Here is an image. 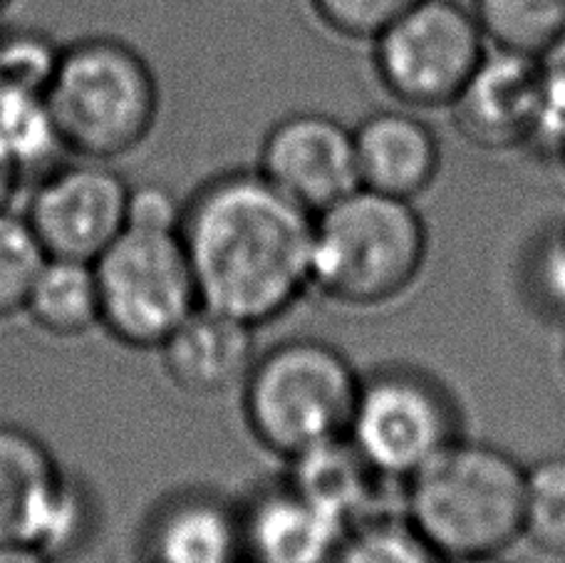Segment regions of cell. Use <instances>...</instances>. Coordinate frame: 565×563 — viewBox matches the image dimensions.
I'll use <instances>...</instances> for the list:
<instances>
[{"instance_id":"obj_1","label":"cell","mask_w":565,"mask_h":563,"mask_svg":"<svg viewBox=\"0 0 565 563\" xmlns=\"http://www.w3.org/2000/svg\"><path fill=\"white\" fill-rule=\"evenodd\" d=\"M201 306L260 328L312 290V214L260 177L234 169L206 179L181 216Z\"/></svg>"},{"instance_id":"obj_21","label":"cell","mask_w":565,"mask_h":563,"mask_svg":"<svg viewBox=\"0 0 565 563\" xmlns=\"http://www.w3.org/2000/svg\"><path fill=\"white\" fill-rule=\"evenodd\" d=\"M332 563H447L405 514H375L352 524Z\"/></svg>"},{"instance_id":"obj_30","label":"cell","mask_w":565,"mask_h":563,"mask_svg":"<svg viewBox=\"0 0 565 563\" xmlns=\"http://www.w3.org/2000/svg\"><path fill=\"white\" fill-rule=\"evenodd\" d=\"M447 563H507L501 556H471V559H457Z\"/></svg>"},{"instance_id":"obj_18","label":"cell","mask_w":565,"mask_h":563,"mask_svg":"<svg viewBox=\"0 0 565 563\" xmlns=\"http://www.w3.org/2000/svg\"><path fill=\"white\" fill-rule=\"evenodd\" d=\"M23 314L40 333L75 340L99 328V290L89 261L47 256L30 286Z\"/></svg>"},{"instance_id":"obj_25","label":"cell","mask_w":565,"mask_h":563,"mask_svg":"<svg viewBox=\"0 0 565 563\" xmlns=\"http://www.w3.org/2000/svg\"><path fill=\"white\" fill-rule=\"evenodd\" d=\"M310 10L330 33L372 43L419 0H308Z\"/></svg>"},{"instance_id":"obj_26","label":"cell","mask_w":565,"mask_h":563,"mask_svg":"<svg viewBox=\"0 0 565 563\" xmlns=\"http://www.w3.org/2000/svg\"><path fill=\"white\" fill-rule=\"evenodd\" d=\"M533 296L553 316L565 318V226L541 241L531 264Z\"/></svg>"},{"instance_id":"obj_4","label":"cell","mask_w":565,"mask_h":563,"mask_svg":"<svg viewBox=\"0 0 565 563\" xmlns=\"http://www.w3.org/2000/svg\"><path fill=\"white\" fill-rule=\"evenodd\" d=\"M45 103L70 155L115 162L154 132L161 95L154 70L137 47L89 35L60 47Z\"/></svg>"},{"instance_id":"obj_6","label":"cell","mask_w":565,"mask_h":563,"mask_svg":"<svg viewBox=\"0 0 565 563\" xmlns=\"http://www.w3.org/2000/svg\"><path fill=\"white\" fill-rule=\"evenodd\" d=\"M93 268L99 328L125 348L157 350L201 306L181 229L125 226Z\"/></svg>"},{"instance_id":"obj_10","label":"cell","mask_w":565,"mask_h":563,"mask_svg":"<svg viewBox=\"0 0 565 563\" xmlns=\"http://www.w3.org/2000/svg\"><path fill=\"white\" fill-rule=\"evenodd\" d=\"M256 172L316 216L360 187L352 127L310 109L280 117L264 135Z\"/></svg>"},{"instance_id":"obj_14","label":"cell","mask_w":565,"mask_h":563,"mask_svg":"<svg viewBox=\"0 0 565 563\" xmlns=\"http://www.w3.org/2000/svg\"><path fill=\"white\" fill-rule=\"evenodd\" d=\"M145 563H244L241 504L209 489L174 491L149 511Z\"/></svg>"},{"instance_id":"obj_11","label":"cell","mask_w":565,"mask_h":563,"mask_svg":"<svg viewBox=\"0 0 565 563\" xmlns=\"http://www.w3.org/2000/svg\"><path fill=\"white\" fill-rule=\"evenodd\" d=\"M541 57L489 47L487 57L449 107L459 135L489 152L529 147L541 109Z\"/></svg>"},{"instance_id":"obj_24","label":"cell","mask_w":565,"mask_h":563,"mask_svg":"<svg viewBox=\"0 0 565 563\" xmlns=\"http://www.w3.org/2000/svg\"><path fill=\"white\" fill-rule=\"evenodd\" d=\"M60 47L35 30L0 33V97L45 95Z\"/></svg>"},{"instance_id":"obj_20","label":"cell","mask_w":565,"mask_h":563,"mask_svg":"<svg viewBox=\"0 0 565 563\" xmlns=\"http://www.w3.org/2000/svg\"><path fill=\"white\" fill-rule=\"evenodd\" d=\"M67 152L50 115L45 95L0 97V157L25 179L45 174Z\"/></svg>"},{"instance_id":"obj_13","label":"cell","mask_w":565,"mask_h":563,"mask_svg":"<svg viewBox=\"0 0 565 563\" xmlns=\"http://www.w3.org/2000/svg\"><path fill=\"white\" fill-rule=\"evenodd\" d=\"M358 184L380 194L417 201L441 172V142L422 113L377 109L352 127Z\"/></svg>"},{"instance_id":"obj_3","label":"cell","mask_w":565,"mask_h":563,"mask_svg":"<svg viewBox=\"0 0 565 563\" xmlns=\"http://www.w3.org/2000/svg\"><path fill=\"white\" fill-rule=\"evenodd\" d=\"M429 258L417 201L358 187L312 216V290L352 310H372L415 288Z\"/></svg>"},{"instance_id":"obj_12","label":"cell","mask_w":565,"mask_h":563,"mask_svg":"<svg viewBox=\"0 0 565 563\" xmlns=\"http://www.w3.org/2000/svg\"><path fill=\"white\" fill-rule=\"evenodd\" d=\"M167 380L189 397H221L241 390L258 355L256 328L199 306L157 348Z\"/></svg>"},{"instance_id":"obj_31","label":"cell","mask_w":565,"mask_h":563,"mask_svg":"<svg viewBox=\"0 0 565 563\" xmlns=\"http://www.w3.org/2000/svg\"><path fill=\"white\" fill-rule=\"evenodd\" d=\"M8 3H10V0H0V10H3Z\"/></svg>"},{"instance_id":"obj_5","label":"cell","mask_w":565,"mask_h":563,"mask_svg":"<svg viewBox=\"0 0 565 563\" xmlns=\"http://www.w3.org/2000/svg\"><path fill=\"white\" fill-rule=\"evenodd\" d=\"M362 373L322 338H288L258 353L241 385L244 422L268 455L290 461L348 437Z\"/></svg>"},{"instance_id":"obj_17","label":"cell","mask_w":565,"mask_h":563,"mask_svg":"<svg viewBox=\"0 0 565 563\" xmlns=\"http://www.w3.org/2000/svg\"><path fill=\"white\" fill-rule=\"evenodd\" d=\"M286 465L288 485L348 527L382 514L377 504L387 479L370 467L348 437L332 439Z\"/></svg>"},{"instance_id":"obj_8","label":"cell","mask_w":565,"mask_h":563,"mask_svg":"<svg viewBox=\"0 0 565 563\" xmlns=\"http://www.w3.org/2000/svg\"><path fill=\"white\" fill-rule=\"evenodd\" d=\"M487 53L471 8L457 0H419L372 40V67L399 107L431 113L457 103Z\"/></svg>"},{"instance_id":"obj_27","label":"cell","mask_w":565,"mask_h":563,"mask_svg":"<svg viewBox=\"0 0 565 563\" xmlns=\"http://www.w3.org/2000/svg\"><path fill=\"white\" fill-rule=\"evenodd\" d=\"M184 201H179L167 187L141 184L129 191L127 226L181 229Z\"/></svg>"},{"instance_id":"obj_7","label":"cell","mask_w":565,"mask_h":563,"mask_svg":"<svg viewBox=\"0 0 565 563\" xmlns=\"http://www.w3.org/2000/svg\"><path fill=\"white\" fill-rule=\"evenodd\" d=\"M463 437V415L444 382L409 363L362 375L348 439L387 481H405Z\"/></svg>"},{"instance_id":"obj_22","label":"cell","mask_w":565,"mask_h":563,"mask_svg":"<svg viewBox=\"0 0 565 563\" xmlns=\"http://www.w3.org/2000/svg\"><path fill=\"white\" fill-rule=\"evenodd\" d=\"M523 539L541 554L565 559V455H551L526 467Z\"/></svg>"},{"instance_id":"obj_28","label":"cell","mask_w":565,"mask_h":563,"mask_svg":"<svg viewBox=\"0 0 565 563\" xmlns=\"http://www.w3.org/2000/svg\"><path fill=\"white\" fill-rule=\"evenodd\" d=\"M0 563H53V561L28 544H3V541H0Z\"/></svg>"},{"instance_id":"obj_29","label":"cell","mask_w":565,"mask_h":563,"mask_svg":"<svg viewBox=\"0 0 565 563\" xmlns=\"http://www.w3.org/2000/svg\"><path fill=\"white\" fill-rule=\"evenodd\" d=\"M20 182H23V179H20L13 172V167L0 157V209H10V201H13Z\"/></svg>"},{"instance_id":"obj_16","label":"cell","mask_w":565,"mask_h":563,"mask_svg":"<svg viewBox=\"0 0 565 563\" xmlns=\"http://www.w3.org/2000/svg\"><path fill=\"white\" fill-rule=\"evenodd\" d=\"M67 479L35 432L0 422V541L40 551Z\"/></svg>"},{"instance_id":"obj_23","label":"cell","mask_w":565,"mask_h":563,"mask_svg":"<svg viewBox=\"0 0 565 563\" xmlns=\"http://www.w3.org/2000/svg\"><path fill=\"white\" fill-rule=\"evenodd\" d=\"M45 258L25 216L0 209V320L23 314L30 286Z\"/></svg>"},{"instance_id":"obj_9","label":"cell","mask_w":565,"mask_h":563,"mask_svg":"<svg viewBox=\"0 0 565 563\" xmlns=\"http://www.w3.org/2000/svg\"><path fill=\"white\" fill-rule=\"evenodd\" d=\"M129 191L113 162L75 157L35 179L23 216L45 256L93 264L125 231Z\"/></svg>"},{"instance_id":"obj_15","label":"cell","mask_w":565,"mask_h":563,"mask_svg":"<svg viewBox=\"0 0 565 563\" xmlns=\"http://www.w3.org/2000/svg\"><path fill=\"white\" fill-rule=\"evenodd\" d=\"M241 519L250 563H332L350 529L286 479L258 489L241 504Z\"/></svg>"},{"instance_id":"obj_2","label":"cell","mask_w":565,"mask_h":563,"mask_svg":"<svg viewBox=\"0 0 565 563\" xmlns=\"http://www.w3.org/2000/svg\"><path fill=\"white\" fill-rule=\"evenodd\" d=\"M405 519L444 561L501 556L523 539L526 467L463 435L405 485Z\"/></svg>"},{"instance_id":"obj_19","label":"cell","mask_w":565,"mask_h":563,"mask_svg":"<svg viewBox=\"0 0 565 563\" xmlns=\"http://www.w3.org/2000/svg\"><path fill=\"white\" fill-rule=\"evenodd\" d=\"M489 47L543 57L565 43V0H471Z\"/></svg>"}]
</instances>
